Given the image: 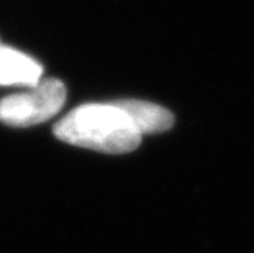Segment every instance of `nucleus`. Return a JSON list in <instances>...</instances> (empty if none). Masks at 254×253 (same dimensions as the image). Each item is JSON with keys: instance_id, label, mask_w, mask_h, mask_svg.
Wrapping results in <instances>:
<instances>
[{"instance_id": "obj_1", "label": "nucleus", "mask_w": 254, "mask_h": 253, "mask_svg": "<svg viewBox=\"0 0 254 253\" xmlns=\"http://www.w3.org/2000/svg\"><path fill=\"white\" fill-rule=\"evenodd\" d=\"M55 135L74 147L110 155L129 153L141 143L131 120L113 102L77 107L56 123Z\"/></svg>"}, {"instance_id": "obj_2", "label": "nucleus", "mask_w": 254, "mask_h": 253, "mask_svg": "<svg viewBox=\"0 0 254 253\" xmlns=\"http://www.w3.org/2000/svg\"><path fill=\"white\" fill-rule=\"evenodd\" d=\"M66 102V87L59 79H46L23 94L0 100V122L8 127H31L59 114Z\"/></svg>"}, {"instance_id": "obj_3", "label": "nucleus", "mask_w": 254, "mask_h": 253, "mask_svg": "<svg viewBox=\"0 0 254 253\" xmlns=\"http://www.w3.org/2000/svg\"><path fill=\"white\" fill-rule=\"evenodd\" d=\"M43 66L15 48L0 45V85L35 87L41 83Z\"/></svg>"}, {"instance_id": "obj_4", "label": "nucleus", "mask_w": 254, "mask_h": 253, "mask_svg": "<svg viewBox=\"0 0 254 253\" xmlns=\"http://www.w3.org/2000/svg\"><path fill=\"white\" fill-rule=\"evenodd\" d=\"M118 109H122L139 135L144 133H163L171 130L174 125V115L164 107L153 102L138 100V99H123L113 102Z\"/></svg>"}]
</instances>
